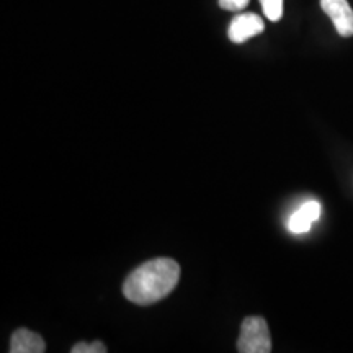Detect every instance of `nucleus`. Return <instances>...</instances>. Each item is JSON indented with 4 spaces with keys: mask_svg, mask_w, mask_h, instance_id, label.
Masks as SVG:
<instances>
[{
    "mask_svg": "<svg viewBox=\"0 0 353 353\" xmlns=\"http://www.w3.org/2000/svg\"><path fill=\"white\" fill-rule=\"evenodd\" d=\"M46 352V343L41 335L28 329H19L12 335L10 353H43Z\"/></svg>",
    "mask_w": 353,
    "mask_h": 353,
    "instance_id": "423d86ee",
    "label": "nucleus"
},
{
    "mask_svg": "<svg viewBox=\"0 0 353 353\" xmlns=\"http://www.w3.org/2000/svg\"><path fill=\"white\" fill-rule=\"evenodd\" d=\"M265 30L263 20L255 13H241L234 17L231 25L228 28V37L232 43L241 44L245 43L247 39L257 37Z\"/></svg>",
    "mask_w": 353,
    "mask_h": 353,
    "instance_id": "20e7f679",
    "label": "nucleus"
},
{
    "mask_svg": "<svg viewBox=\"0 0 353 353\" xmlns=\"http://www.w3.org/2000/svg\"><path fill=\"white\" fill-rule=\"evenodd\" d=\"M250 0H219V7L223 10H229V12H239L242 8H245L249 6Z\"/></svg>",
    "mask_w": 353,
    "mask_h": 353,
    "instance_id": "1a4fd4ad",
    "label": "nucleus"
},
{
    "mask_svg": "<svg viewBox=\"0 0 353 353\" xmlns=\"http://www.w3.org/2000/svg\"><path fill=\"white\" fill-rule=\"evenodd\" d=\"M321 216V203L319 201H306L298 211L291 214L288 221V229L293 234H304L311 229L312 223L319 219Z\"/></svg>",
    "mask_w": 353,
    "mask_h": 353,
    "instance_id": "39448f33",
    "label": "nucleus"
},
{
    "mask_svg": "<svg viewBox=\"0 0 353 353\" xmlns=\"http://www.w3.org/2000/svg\"><path fill=\"white\" fill-rule=\"evenodd\" d=\"M321 7L332 20L341 37H353V8L347 0H321Z\"/></svg>",
    "mask_w": 353,
    "mask_h": 353,
    "instance_id": "7ed1b4c3",
    "label": "nucleus"
},
{
    "mask_svg": "<svg viewBox=\"0 0 353 353\" xmlns=\"http://www.w3.org/2000/svg\"><path fill=\"white\" fill-rule=\"evenodd\" d=\"M237 350L241 353H270L272 339L268 325L263 317H247L241 325V335L237 341Z\"/></svg>",
    "mask_w": 353,
    "mask_h": 353,
    "instance_id": "f03ea898",
    "label": "nucleus"
},
{
    "mask_svg": "<svg viewBox=\"0 0 353 353\" xmlns=\"http://www.w3.org/2000/svg\"><path fill=\"white\" fill-rule=\"evenodd\" d=\"M263 13L270 21H278L283 17V0H260Z\"/></svg>",
    "mask_w": 353,
    "mask_h": 353,
    "instance_id": "0eeeda50",
    "label": "nucleus"
},
{
    "mask_svg": "<svg viewBox=\"0 0 353 353\" xmlns=\"http://www.w3.org/2000/svg\"><path fill=\"white\" fill-rule=\"evenodd\" d=\"M180 280V265L172 259H154L136 268L123 285L126 299L139 306L154 304L174 291Z\"/></svg>",
    "mask_w": 353,
    "mask_h": 353,
    "instance_id": "f257e3e1",
    "label": "nucleus"
},
{
    "mask_svg": "<svg viewBox=\"0 0 353 353\" xmlns=\"http://www.w3.org/2000/svg\"><path fill=\"white\" fill-rule=\"evenodd\" d=\"M72 353H105L107 352V347L101 342H81L76 343L72 348H70Z\"/></svg>",
    "mask_w": 353,
    "mask_h": 353,
    "instance_id": "6e6552de",
    "label": "nucleus"
}]
</instances>
